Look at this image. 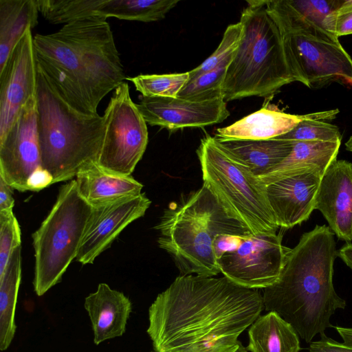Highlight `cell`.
I'll return each mask as SVG.
<instances>
[{
  "instance_id": "obj_1",
  "label": "cell",
  "mask_w": 352,
  "mask_h": 352,
  "mask_svg": "<svg viewBox=\"0 0 352 352\" xmlns=\"http://www.w3.org/2000/svg\"><path fill=\"white\" fill-rule=\"evenodd\" d=\"M264 308L258 289L225 276L181 275L148 309L147 333L155 352H195L225 338H238Z\"/></svg>"
},
{
  "instance_id": "obj_2",
  "label": "cell",
  "mask_w": 352,
  "mask_h": 352,
  "mask_svg": "<svg viewBox=\"0 0 352 352\" xmlns=\"http://www.w3.org/2000/svg\"><path fill=\"white\" fill-rule=\"evenodd\" d=\"M37 65L63 98L84 113L97 114L101 100L126 79L106 19L85 18L48 34H36Z\"/></svg>"
},
{
  "instance_id": "obj_3",
  "label": "cell",
  "mask_w": 352,
  "mask_h": 352,
  "mask_svg": "<svg viewBox=\"0 0 352 352\" xmlns=\"http://www.w3.org/2000/svg\"><path fill=\"white\" fill-rule=\"evenodd\" d=\"M337 256L334 234L316 225L291 249L278 280L263 289L265 309L277 313L307 343L325 335L331 316L346 305L333 283Z\"/></svg>"
},
{
  "instance_id": "obj_4",
  "label": "cell",
  "mask_w": 352,
  "mask_h": 352,
  "mask_svg": "<svg viewBox=\"0 0 352 352\" xmlns=\"http://www.w3.org/2000/svg\"><path fill=\"white\" fill-rule=\"evenodd\" d=\"M36 98L41 166L52 175L53 184L74 179L83 168L97 164L105 129L103 116L70 106L38 65Z\"/></svg>"
},
{
  "instance_id": "obj_5",
  "label": "cell",
  "mask_w": 352,
  "mask_h": 352,
  "mask_svg": "<svg viewBox=\"0 0 352 352\" xmlns=\"http://www.w3.org/2000/svg\"><path fill=\"white\" fill-rule=\"evenodd\" d=\"M155 228L160 248L172 256L182 275L204 277L221 273L212 249L217 235L252 234L204 184L166 208Z\"/></svg>"
},
{
  "instance_id": "obj_6",
  "label": "cell",
  "mask_w": 352,
  "mask_h": 352,
  "mask_svg": "<svg viewBox=\"0 0 352 352\" xmlns=\"http://www.w3.org/2000/svg\"><path fill=\"white\" fill-rule=\"evenodd\" d=\"M240 22L243 27L223 84V99L272 98L296 82L286 58L282 35L267 12L265 1H248Z\"/></svg>"
},
{
  "instance_id": "obj_7",
  "label": "cell",
  "mask_w": 352,
  "mask_h": 352,
  "mask_svg": "<svg viewBox=\"0 0 352 352\" xmlns=\"http://www.w3.org/2000/svg\"><path fill=\"white\" fill-rule=\"evenodd\" d=\"M265 8L282 35L296 82L311 89L333 82L352 85V58L337 36L300 15L287 0L265 1Z\"/></svg>"
},
{
  "instance_id": "obj_8",
  "label": "cell",
  "mask_w": 352,
  "mask_h": 352,
  "mask_svg": "<svg viewBox=\"0 0 352 352\" xmlns=\"http://www.w3.org/2000/svg\"><path fill=\"white\" fill-rule=\"evenodd\" d=\"M204 184L226 212L252 234L276 233L265 186L250 168L209 135L197 150Z\"/></svg>"
},
{
  "instance_id": "obj_9",
  "label": "cell",
  "mask_w": 352,
  "mask_h": 352,
  "mask_svg": "<svg viewBox=\"0 0 352 352\" xmlns=\"http://www.w3.org/2000/svg\"><path fill=\"white\" fill-rule=\"evenodd\" d=\"M92 208L80 195L76 179L60 188L52 210L32 234L37 296L58 283L76 258Z\"/></svg>"
},
{
  "instance_id": "obj_10",
  "label": "cell",
  "mask_w": 352,
  "mask_h": 352,
  "mask_svg": "<svg viewBox=\"0 0 352 352\" xmlns=\"http://www.w3.org/2000/svg\"><path fill=\"white\" fill-rule=\"evenodd\" d=\"M102 116L105 129L97 165L109 173L131 175L146 151L148 133L127 82L114 90Z\"/></svg>"
},
{
  "instance_id": "obj_11",
  "label": "cell",
  "mask_w": 352,
  "mask_h": 352,
  "mask_svg": "<svg viewBox=\"0 0 352 352\" xmlns=\"http://www.w3.org/2000/svg\"><path fill=\"white\" fill-rule=\"evenodd\" d=\"M291 250L282 243V234H249L238 248L218 260L221 273L235 284L265 289L279 278Z\"/></svg>"
},
{
  "instance_id": "obj_12",
  "label": "cell",
  "mask_w": 352,
  "mask_h": 352,
  "mask_svg": "<svg viewBox=\"0 0 352 352\" xmlns=\"http://www.w3.org/2000/svg\"><path fill=\"white\" fill-rule=\"evenodd\" d=\"M39 13L52 24L85 18L153 22L164 19L176 0H36Z\"/></svg>"
},
{
  "instance_id": "obj_13",
  "label": "cell",
  "mask_w": 352,
  "mask_h": 352,
  "mask_svg": "<svg viewBox=\"0 0 352 352\" xmlns=\"http://www.w3.org/2000/svg\"><path fill=\"white\" fill-rule=\"evenodd\" d=\"M41 168L35 96L0 140V177L13 189L25 192L30 177Z\"/></svg>"
},
{
  "instance_id": "obj_14",
  "label": "cell",
  "mask_w": 352,
  "mask_h": 352,
  "mask_svg": "<svg viewBox=\"0 0 352 352\" xmlns=\"http://www.w3.org/2000/svg\"><path fill=\"white\" fill-rule=\"evenodd\" d=\"M37 64L32 29L26 30L0 71V140L36 96Z\"/></svg>"
},
{
  "instance_id": "obj_15",
  "label": "cell",
  "mask_w": 352,
  "mask_h": 352,
  "mask_svg": "<svg viewBox=\"0 0 352 352\" xmlns=\"http://www.w3.org/2000/svg\"><path fill=\"white\" fill-rule=\"evenodd\" d=\"M151 204L141 193L92 206L76 261L93 263L128 225L144 215Z\"/></svg>"
},
{
  "instance_id": "obj_16",
  "label": "cell",
  "mask_w": 352,
  "mask_h": 352,
  "mask_svg": "<svg viewBox=\"0 0 352 352\" xmlns=\"http://www.w3.org/2000/svg\"><path fill=\"white\" fill-rule=\"evenodd\" d=\"M136 104L146 124L171 131L221 123L230 116L223 98L192 101L179 98L142 96Z\"/></svg>"
},
{
  "instance_id": "obj_17",
  "label": "cell",
  "mask_w": 352,
  "mask_h": 352,
  "mask_svg": "<svg viewBox=\"0 0 352 352\" xmlns=\"http://www.w3.org/2000/svg\"><path fill=\"white\" fill-rule=\"evenodd\" d=\"M324 173L309 169L265 186L267 199L278 228L289 229L307 220L315 210Z\"/></svg>"
},
{
  "instance_id": "obj_18",
  "label": "cell",
  "mask_w": 352,
  "mask_h": 352,
  "mask_svg": "<svg viewBox=\"0 0 352 352\" xmlns=\"http://www.w3.org/2000/svg\"><path fill=\"white\" fill-rule=\"evenodd\" d=\"M315 209L336 236L352 243V163L336 160L322 177Z\"/></svg>"
},
{
  "instance_id": "obj_19",
  "label": "cell",
  "mask_w": 352,
  "mask_h": 352,
  "mask_svg": "<svg viewBox=\"0 0 352 352\" xmlns=\"http://www.w3.org/2000/svg\"><path fill=\"white\" fill-rule=\"evenodd\" d=\"M84 307L91 321L95 344L125 333L132 303L122 292L100 283L96 291L85 298Z\"/></svg>"
},
{
  "instance_id": "obj_20",
  "label": "cell",
  "mask_w": 352,
  "mask_h": 352,
  "mask_svg": "<svg viewBox=\"0 0 352 352\" xmlns=\"http://www.w3.org/2000/svg\"><path fill=\"white\" fill-rule=\"evenodd\" d=\"M307 114L295 115L265 105L232 124L217 129L214 137L223 140H270L291 131Z\"/></svg>"
},
{
  "instance_id": "obj_21",
  "label": "cell",
  "mask_w": 352,
  "mask_h": 352,
  "mask_svg": "<svg viewBox=\"0 0 352 352\" xmlns=\"http://www.w3.org/2000/svg\"><path fill=\"white\" fill-rule=\"evenodd\" d=\"M341 142H294L290 154L265 175L258 177L267 186L302 171L318 168L323 173L337 155Z\"/></svg>"
},
{
  "instance_id": "obj_22",
  "label": "cell",
  "mask_w": 352,
  "mask_h": 352,
  "mask_svg": "<svg viewBox=\"0 0 352 352\" xmlns=\"http://www.w3.org/2000/svg\"><path fill=\"white\" fill-rule=\"evenodd\" d=\"M76 182L80 195L92 206L142 193L143 185L131 175L109 173L96 164L79 171Z\"/></svg>"
},
{
  "instance_id": "obj_23",
  "label": "cell",
  "mask_w": 352,
  "mask_h": 352,
  "mask_svg": "<svg viewBox=\"0 0 352 352\" xmlns=\"http://www.w3.org/2000/svg\"><path fill=\"white\" fill-rule=\"evenodd\" d=\"M219 144L260 177L284 160L292 152L294 142L270 140H223Z\"/></svg>"
},
{
  "instance_id": "obj_24",
  "label": "cell",
  "mask_w": 352,
  "mask_h": 352,
  "mask_svg": "<svg viewBox=\"0 0 352 352\" xmlns=\"http://www.w3.org/2000/svg\"><path fill=\"white\" fill-rule=\"evenodd\" d=\"M250 352H299V336L294 328L274 311L260 315L248 331Z\"/></svg>"
},
{
  "instance_id": "obj_25",
  "label": "cell",
  "mask_w": 352,
  "mask_h": 352,
  "mask_svg": "<svg viewBox=\"0 0 352 352\" xmlns=\"http://www.w3.org/2000/svg\"><path fill=\"white\" fill-rule=\"evenodd\" d=\"M36 0H0V71L29 28L38 24Z\"/></svg>"
},
{
  "instance_id": "obj_26",
  "label": "cell",
  "mask_w": 352,
  "mask_h": 352,
  "mask_svg": "<svg viewBox=\"0 0 352 352\" xmlns=\"http://www.w3.org/2000/svg\"><path fill=\"white\" fill-rule=\"evenodd\" d=\"M21 281V245L14 249L0 275V349L6 351L15 336V311Z\"/></svg>"
},
{
  "instance_id": "obj_27",
  "label": "cell",
  "mask_w": 352,
  "mask_h": 352,
  "mask_svg": "<svg viewBox=\"0 0 352 352\" xmlns=\"http://www.w3.org/2000/svg\"><path fill=\"white\" fill-rule=\"evenodd\" d=\"M338 113L339 111L336 109L308 113L307 117L291 131L274 139L292 142H341L342 135L339 128L336 125L324 122L335 118Z\"/></svg>"
},
{
  "instance_id": "obj_28",
  "label": "cell",
  "mask_w": 352,
  "mask_h": 352,
  "mask_svg": "<svg viewBox=\"0 0 352 352\" xmlns=\"http://www.w3.org/2000/svg\"><path fill=\"white\" fill-rule=\"evenodd\" d=\"M234 54L215 68L188 81L178 94L177 98L192 101H208L223 98V84L228 67Z\"/></svg>"
},
{
  "instance_id": "obj_29",
  "label": "cell",
  "mask_w": 352,
  "mask_h": 352,
  "mask_svg": "<svg viewBox=\"0 0 352 352\" xmlns=\"http://www.w3.org/2000/svg\"><path fill=\"white\" fill-rule=\"evenodd\" d=\"M142 96L177 98L189 80V72L168 74H141L126 77Z\"/></svg>"
},
{
  "instance_id": "obj_30",
  "label": "cell",
  "mask_w": 352,
  "mask_h": 352,
  "mask_svg": "<svg viewBox=\"0 0 352 352\" xmlns=\"http://www.w3.org/2000/svg\"><path fill=\"white\" fill-rule=\"evenodd\" d=\"M243 31V27L240 21L228 25L216 50L199 66L189 72L188 81L215 68L232 55L239 45Z\"/></svg>"
},
{
  "instance_id": "obj_31",
  "label": "cell",
  "mask_w": 352,
  "mask_h": 352,
  "mask_svg": "<svg viewBox=\"0 0 352 352\" xmlns=\"http://www.w3.org/2000/svg\"><path fill=\"white\" fill-rule=\"evenodd\" d=\"M21 245V232L12 210L0 212V275L15 248Z\"/></svg>"
},
{
  "instance_id": "obj_32",
  "label": "cell",
  "mask_w": 352,
  "mask_h": 352,
  "mask_svg": "<svg viewBox=\"0 0 352 352\" xmlns=\"http://www.w3.org/2000/svg\"><path fill=\"white\" fill-rule=\"evenodd\" d=\"M287 1L300 15L321 25L326 16L337 9L342 2V0Z\"/></svg>"
},
{
  "instance_id": "obj_33",
  "label": "cell",
  "mask_w": 352,
  "mask_h": 352,
  "mask_svg": "<svg viewBox=\"0 0 352 352\" xmlns=\"http://www.w3.org/2000/svg\"><path fill=\"white\" fill-rule=\"evenodd\" d=\"M322 26L338 38L352 34V0L342 1L324 19Z\"/></svg>"
},
{
  "instance_id": "obj_34",
  "label": "cell",
  "mask_w": 352,
  "mask_h": 352,
  "mask_svg": "<svg viewBox=\"0 0 352 352\" xmlns=\"http://www.w3.org/2000/svg\"><path fill=\"white\" fill-rule=\"evenodd\" d=\"M244 236L229 234L217 235L212 241V249L217 262L224 254L235 251Z\"/></svg>"
},
{
  "instance_id": "obj_35",
  "label": "cell",
  "mask_w": 352,
  "mask_h": 352,
  "mask_svg": "<svg viewBox=\"0 0 352 352\" xmlns=\"http://www.w3.org/2000/svg\"><path fill=\"white\" fill-rule=\"evenodd\" d=\"M195 352H248L238 338L217 340L198 349Z\"/></svg>"
},
{
  "instance_id": "obj_36",
  "label": "cell",
  "mask_w": 352,
  "mask_h": 352,
  "mask_svg": "<svg viewBox=\"0 0 352 352\" xmlns=\"http://www.w3.org/2000/svg\"><path fill=\"white\" fill-rule=\"evenodd\" d=\"M309 352H352V346L344 343H340L324 335L320 339L311 342Z\"/></svg>"
},
{
  "instance_id": "obj_37",
  "label": "cell",
  "mask_w": 352,
  "mask_h": 352,
  "mask_svg": "<svg viewBox=\"0 0 352 352\" xmlns=\"http://www.w3.org/2000/svg\"><path fill=\"white\" fill-rule=\"evenodd\" d=\"M53 184L52 175L43 168L35 170L28 181V190L39 191Z\"/></svg>"
},
{
  "instance_id": "obj_38",
  "label": "cell",
  "mask_w": 352,
  "mask_h": 352,
  "mask_svg": "<svg viewBox=\"0 0 352 352\" xmlns=\"http://www.w3.org/2000/svg\"><path fill=\"white\" fill-rule=\"evenodd\" d=\"M12 189L0 177V212L13 209L14 199L12 197Z\"/></svg>"
},
{
  "instance_id": "obj_39",
  "label": "cell",
  "mask_w": 352,
  "mask_h": 352,
  "mask_svg": "<svg viewBox=\"0 0 352 352\" xmlns=\"http://www.w3.org/2000/svg\"><path fill=\"white\" fill-rule=\"evenodd\" d=\"M338 256L352 270V243H346L338 251Z\"/></svg>"
},
{
  "instance_id": "obj_40",
  "label": "cell",
  "mask_w": 352,
  "mask_h": 352,
  "mask_svg": "<svg viewBox=\"0 0 352 352\" xmlns=\"http://www.w3.org/2000/svg\"><path fill=\"white\" fill-rule=\"evenodd\" d=\"M343 340V343L352 346V328L343 327H334Z\"/></svg>"
},
{
  "instance_id": "obj_41",
  "label": "cell",
  "mask_w": 352,
  "mask_h": 352,
  "mask_svg": "<svg viewBox=\"0 0 352 352\" xmlns=\"http://www.w3.org/2000/svg\"><path fill=\"white\" fill-rule=\"evenodd\" d=\"M346 150L352 153V135L345 142Z\"/></svg>"
},
{
  "instance_id": "obj_42",
  "label": "cell",
  "mask_w": 352,
  "mask_h": 352,
  "mask_svg": "<svg viewBox=\"0 0 352 352\" xmlns=\"http://www.w3.org/2000/svg\"></svg>"
}]
</instances>
